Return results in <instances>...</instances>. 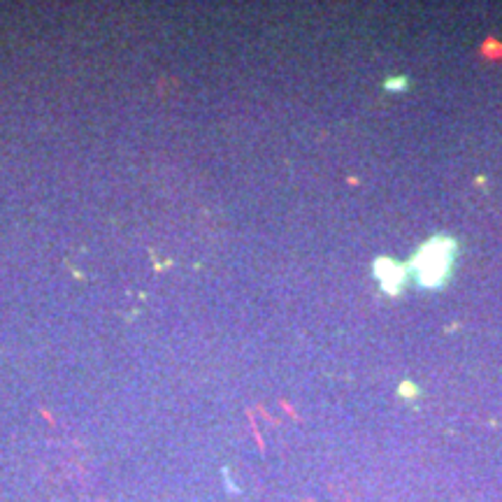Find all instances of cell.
I'll use <instances>...</instances> for the list:
<instances>
[{
  "label": "cell",
  "mask_w": 502,
  "mask_h": 502,
  "mask_svg": "<svg viewBox=\"0 0 502 502\" xmlns=\"http://www.w3.org/2000/svg\"><path fill=\"white\" fill-rule=\"evenodd\" d=\"M403 84H405L403 79H393V82H388L386 86H388V88H403Z\"/></svg>",
  "instance_id": "7a4b0ae2"
},
{
  "label": "cell",
  "mask_w": 502,
  "mask_h": 502,
  "mask_svg": "<svg viewBox=\"0 0 502 502\" xmlns=\"http://www.w3.org/2000/svg\"><path fill=\"white\" fill-rule=\"evenodd\" d=\"M453 256V244L451 240H432L428 247L421 251L419 260H416V267H419L421 282L428 284V286H435L444 279L449 270V260Z\"/></svg>",
  "instance_id": "6da1fadb"
}]
</instances>
